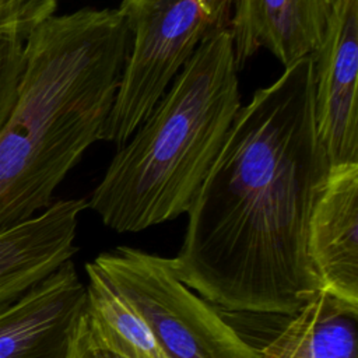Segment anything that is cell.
<instances>
[{"mask_svg":"<svg viewBox=\"0 0 358 358\" xmlns=\"http://www.w3.org/2000/svg\"><path fill=\"white\" fill-rule=\"evenodd\" d=\"M329 168L306 56L239 108L186 213L178 278L229 310L296 315L322 292L308 227Z\"/></svg>","mask_w":358,"mask_h":358,"instance_id":"6da1fadb","label":"cell"},{"mask_svg":"<svg viewBox=\"0 0 358 358\" xmlns=\"http://www.w3.org/2000/svg\"><path fill=\"white\" fill-rule=\"evenodd\" d=\"M129 48L120 7L53 15L25 41L18 98L0 131V234L48 208L99 140Z\"/></svg>","mask_w":358,"mask_h":358,"instance_id":"7a4b0ae2","label":"cell"},{"mask_svg":"<svg viewBox=\"0 0 358 358\" xmlns=\"http://www.w3.org/2000/svg\"><path fill=\"white\" fill-rule=\"evenodd\" d=\"M239 108L227 28L203 39L112 158L88 207L116 232H138L187 213Z\"/></svg>","mask_w":358,"mask_h":358,"instance_id":"3957f363","label":"cell"},{"mask_svg":"<svg viewBox=\"0 0 358 358\" xmlns=\"http://www.w3.org/2000/svg\"><path fill=\"white\" fill-rule=\"evenodd\" d=\"M234 0H123L130 48L99 140L122 147L206 36L227 29Z\"/></svg>","mask_w":358,"mask_h":358,"instance_id":"277c9868","label":"cell"},{"mask_svg":"<svg viewBox=\"0 0 358 358\" xmlns=\"http://www.w3.org/2000/svg\"><path fill=\"white\" fill-rule=\"evenodd\" d=\"M94 263L145 320L165 358H260L178 278L172 259L119 246Z\"/></svg>","mask_w":358,"mask_h":358,"instance_id":"5b68a950","label":"cell"},{"mask_svg":"<svg viewBox=\"0 0 358 358\" xmlns=\"http://www.w3.org/2000/svg\"><path fill=\"white\" fill-rule=\"evenodd\" d=\"M315 116L330 165L358 162V0H336L326 35L310 55Z\"/></svg>","mask_w":358,"mask_h":358,"instance_id":"8992f818","label":"cell"},{"mask_svg":"<svg viewBox=\"0 0 358 358\" xmlns=\"http://www.w3.org/2000/svg\"><path fill=\"white\" fill-rule=\"evenodd\" d=\"M85 306V285L67 260L0 309V358H67Z\"/></svg>","mask_w":358,"mask_h":358,"instance_id":"52a82bcc","label":"cell"},{"mask_svg":"<svg viewBox=\"0 0 358 358\" xmlns=\"http://www.w3.org/2000/svg\"><path fill=\"white\" fill-rule=\"evenodd\" d=\"M308 255L322 292L358 308V162L330 165L309 218Z\"/></svg>","mask_w":358,"mask_h":358,"instance_id":"ba28073f","label":"cell"},{"mask_svg":"<svg viewBox=\"0 0 358 358\" xmlns=\"http://www.w3.org/2000/svg\"><path fill=\"white\" fill-rule=\"evenodd\" d=\"M336 0H234L228 31L236 69L262 48L285 67L322 43Z\"/></svg>","mask_w":358,"mask_h":358,"instance_id":"9c48e42d","label":"cell"},{"mask_svg":"<svg viewBox=\"0 0 358 358\" xmlns=\"http://www.w3.org/2000/svg\"><path fill=\"white\" fill-rule=\"evenodd\" d=\"M85 199H64L0 234V309L71 260Z\"/></svg>","mask_w":358,"mask_h":358,"instance_id":"30bf717a","label":"cell"},{"mask_svg":"<svg viewBox=\"0 0 358 358\" xmlns=\"http://www.w3.org/2000/svg\"><path fill=\"white\" fill-rule=\"evenodd\" d=\"M85 271V320L96 341L122 358H165L145 320L101 268L91 262Z\"/></svg>","mask_w":358,"mask_h":358,"instance_id":"8fae6325","label":"cell"},{"mask_svg":"<svg viewBox=\"0 0 358 358\" xmlns=\"http://www.w3.org/2000/svg\"><path fill=\"white\" fill-rule=\"evenodd\" d=\"M358 312L331 302L316 309L312 345L317 358H358Z\"/></svg>","mask_w":358,"mask_h":358,"instance_id":"7c38bea8","label":"cell"},{"mask_svg":"<svg viewBox=\"0 0 358 358\" xmlns=\"http://www.w3.org/2000/svg\"><path fill=\"white\" fill-rule=\"evenodd\" d=\"M59 0H0V39L24 42L55 15Z\"/></svg>","mask_w":358,"mask_h":358,"instance_id":"4fadbf2b","label":"cell"},{"mask_svg":"<svg viewBox=\"0 0 358 358\" xmlns=\"http://www.w3.org/2000/svg\"><path fill=\"white\" fill-rule=\"evenodd\" d=\"M315 296L294 315L287 327L264 347L260 352V358H317L310 345L316 312Z\"/></svg>","mask_w":358,"mask_h":358,"instance_id":"5bb4252c","label":"cell"},{"mask_svg":"<svg viewBox=\"0 0 358 358\" xmlns=\"http://www.w3.org/2000/svg\"><path fill=\"white\" fill-rule=\"evenodd\" d=\"M24 70V42L0 39V131L18 98Z\"/></svg>","mask_w":358,"mask_h":358,"instance_id":"9a60e30c","label":"cell"},{"mask_svg":"<svg viewBox=\"0 0 358 358\" xmlns=\"http://www.w3.org/2000/svg\"><path fill=\"white\" fill-rule=\"evenodd\" d=\"M67 358H122L120 355L105 348L92 336L88 323L85 320V313L78 324V329L73 337L70 351Z\"/></svg>","mask_w":358,"mask_h":358,"instance_id":"2e32d148","label":"cell"}]
</instances>
